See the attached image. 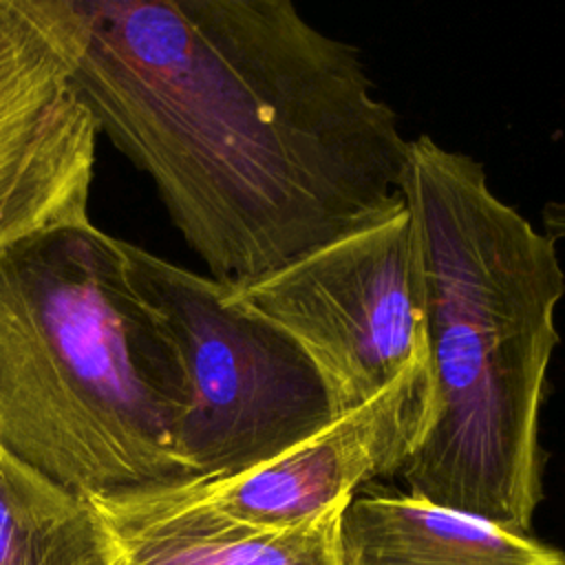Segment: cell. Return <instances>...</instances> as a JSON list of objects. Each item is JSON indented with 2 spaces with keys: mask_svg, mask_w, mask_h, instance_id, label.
I'll return each instance as SVG.
<instances>
[{
  "mask_svg": "<svg viewBox=\"0 0 565 565\" xmlns=\"http://www.w3.org/2000/svg\"><path fill=\"white\" fill-rule=\"evenodd\" d=\"M0 565H121L97 505L0 450Z\"/></svg>",
  "mask_w": 565,
  "mask_h": 565,
  "instance_id": "obj_9",
  "label": "cell"
},
{
  "mask_svg": "<svg viewBox=\"0 0 565 565\" xmlns=\"http://www.w3.org/2000/svg\"><path fill=\"white\" fill-rule=\"evenodd\" d=\"M108 523L121 565H340L338 510L298 530H260L205 503L194 483L90 499Z\"/></svg>",
  "mask_w": 565,
  "mask_h": 565,
  "instance_id": "obj_7",
  "label": "cell"
},
{
  "mask_svg": "<svg viewBox=\"0 0 565 565\" xmlns=\"http://www.w3.org/2000/svg\"><path fill=\"white\" fill-rule=\"evenodd\" d=\"M543 230L552 241H565V199L550 201L543 207Z\"/></svg>",
  "mask_w": 565,
  "mask_h": 565,
  "instance_id": "obj_10",
  "label": "cell"
},
{
  "mask_svg": "<svg viewBox=\"0 0 565 565\" xmlns=\"http://www.w3.org/2000/svg\"><path fill=\"white\" fill-rule=\"evenodd\" d=\"M340 565H565V552L525 532L413 494L353 497L338 532Z\"/></svg>",
  "mask_w": 565,
  "mask_h": 565,
  "instance_id": "obj_8",
  "label": "cell"
},
{
  "mask_svg": "<svg viewBox=\"0 0 565 565\" xmlns=\"http://www.w3.org/2000/svg\"><path fill=\"white\" fill-rule=\"evenodd\" d=\"M230 291L309 353L340 415L408 369L428 366L424 274L408 205Z\"/></svg>",
  "mask_w": 565,
  "mask_h": 565,
  "instance_id": "obj_4",
  "label": "cell"
},
{
  "mask_svg": "<svg viewBox=\"0 0 565 565\" xmlns=\"http://www.w3.org/2000/svg\"><path fill=\"white\" fill-rule=\"evenodd\" d=\"M402 196L422 256L430 395L397 475L426 503L527 534L565 294L556 241L490 190L479 161L428 135L408 141Z\"/></svg>",
  "mask_w": 565,
  "mask_h": 565,
  "instance_id": "obj_1",
  "label": "cell"
},
{
  "mask_svg": "<svg viewBox=\"0 0 565 565\" xmlns=\"http://www.w3.org/2000/svg\"><path fill=\"white\" fill-rule=\"evenodd\" d=\"M124 254L181 358L190 402L177 450L196 483L256 468L340 417L309 353L230 287L126 241Z\"/></svg>",
  "mask_w": 565,
  "mask_h": 565,
  "instance_id": "obj_3",
  "label": "cell"
},
{
  "mask_svg": "<svg viewBox=\"0 0 565 565\" xmlns=\"http://www.w3.org/2000/svg\"><path fill=\"white\" fill-rule=\"evenodd\" d=\"M428 366H413L355 411L241 475L194 483L221 514L260 530H298L342 510L355 490L397 475L428 417Z\"/></svg>",
  "mask_w": 565,
  "mask_h": 565,
  "instance_id": "obj_6",
  "label": "cell"
},
{
  "mask_svg": "<svg viewBox=\"0 0 565 565\" xmlns=\"http://www.w3.org/2000/svg\"><path fill=\"white\" fill-rule=\"evenodd\" d=\"M77 0H0V252L84 223L97 124L75 86Z\"/></svg>",
  "mask_w": 565,
  "mask_h": 565,
  "instance_id": "obj_5",
  "label": "cell"
},
{
  "mask_svg": "<svg viewBox=\"0 0 565 565\" xmlns=\"http://www.w3.org/2000/svg\"><path fill=\"white\" fill-rule=\"evenodd\" d=\"M179 351L90 221L0 252V450L86 499L196 483Z\"/></svg>",
  "mask_w": 565,
  "mask_h": 565,
  "instance_id": "obj_2",
  "label": "cell"
}]
</instances>
